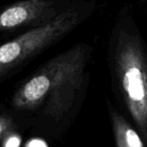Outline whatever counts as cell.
I'll use <instances>...</instances> for the list:
<instances>
[{
	"label": "cell",
	"mask_w": 147,
	"mask_h": 147,
	"mask_svg": "<svg viewBox=\"0 0 147 147\" xmlns=\"http://www.w3.org/2000/svg\"><path fill=\"white\" fill-rule=\"evenodd\" d=\"M89 54V46L81 43L48 61L17 90L12 107L18 111L43 107L54 120L63 119L82 89Z\"/></svg>",
	"instance_id": "cell-1"
},
{
	"label": "cell",
	"mask_w": 147,
	"mask_h": 147,
	"mask_svg": "<svg viewBox=\"0 0 147 147\" xmlns=\"http://www.w3.org/2000/svg\"><path fill=\"white\" fill-rule=\"evenodd\" d=\"M114 71L125 105L147 140V55L139 38L122 31L114 50Z\"/></svg>",
	"instance_id": "cell-2"
},
{
	"label": "cell",
	"mask_w": 147,
	"mask_h": 147,
	"mask_svg": "<svg viewBox=\"0 0 147 147\" xmlns=\"http://www.w3.org/2000/svg\"><path fill=\"white\" fill-rule=\"evenodd\" d=\"M81 20L76 10H67L50 22L0 45V79L68 34Z\"/></svg>",
	"instance_id": "cell-3"
},
{
	"label": "cell",
	"mask_w": 147,
	"mask_h": 147,
	"mask_svg": "<svg viewBox=\"0 0 147 147\" xmlns=\"http://www.w3.org/2000/svg\"><path fill=\"white\" fill-rule=\"evenodd\" d=\"M50 0H24L11 5L0 12V30L45 24L59 15Z\"/></svg>",
	"instance_id": "cell-4"
},
{
	"label": "cell",
	"mask_w": 147,
	"mask_h": 147,
	"mask_svg": "<svg viewBox=\"0 0 147 147\" xmlns=\"http://www.w3.org/2000/svg\"><path fill=\"white\" fill-rule=\"evenodd\" d=\"M109 113L116 147H146L138 131L119 113L113 109Z\"/></svg>",
	"instance_id": "cell-5"
},
{
	"label": "cell",
	"mask_w": 147,
	"mask_h": 147,
	"mask_svg": "<svg viewBox=\"0 0 147 147\" xmlns=\"http://www.w3.org/2000/svg\"><path fill=\"white\" fill-rule=\"evenodd\" d=\"M15 123L12 118L7 114L0 115V144L15 131Z\"/></svg>",
	"instance_id": "cell-6"
}]
</instances>
